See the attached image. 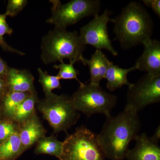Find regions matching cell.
I'll return each mask as SVG.
<instances>
[{
    "instance_id": "ac0fdd59",
    "label": "cell",
    "mask_w": 160,
    "mask_h": 160,
    "mask_svg": "<svg viewBox=\"0 0 160 160\" xmlns=\"http://www.w3.org/2000/svg\"><path fill=\"white\" fill-rule=\"evenodd\" d=\"M34 149L36 154H48L59 158L63 149V142L53 136H45L37 142Z\"/></svg>"
},
{
    "instance_id": "5bb4252c",
    "label": "cell",
    "mask_w": 160,
    "mask_h": 160,
    "mask_svg": "<svg viewBox=\"0 0 160 160\" xmlns=\"http://www.w3.org/2000/svg\"><path fill=\"white\" fill-rule=\"evenodd\" d=\"M81 62L88 66L90 73V83L100 85V82L105 78L106 71L112 62L109 61L106 55L100 50L96 49L89 59L83 57Z\"/></svg>"
},
{
    "instance_id": "e0dca14e",
    "label": "cell",
    "mask_w": 160,
    "mask_h": 160,
    "mask_svg": "<svg viewBox=\"0 0 160 160\" xmlns=\"http://www.w3.org/2000/svg\"><path fill=\"white\" fill-rule=\"evenodd\" d=\"M38 101L35 90L19 105L12 117V119L19 124L25 122L36 112L35 106Z\"/></svg>"
},
{
    "instance_id": "2e32d148",
    "label": "cell",
    "mask_w": 160,
    "mask_h": 160,
    "mask_svg": "<svg viewBox=\"0 0 160 160\" xmlns=\"http://www.w3.org/2000/svg\"><path fill=\"white\" fill-rule=\"evenodd\" d=\"M25 152L18 133L0 144V160H16Z\"/></svg>"
},
{
    "instance_id": "9c48e42d",
    "label": "cell",
    "mask_w": 160,
    "mask_h": 160,
    "mask_svg": "<svg viewBox=\"0 0 160 160\" xmlns=\"http://www.w3.org/2000/svg\"><path fill=\"white\" fill-rule=\"evenodd\" d=\"M111 12L106 9L102 14L95 17L80 29L79 36L85 45H90L96 49H105L116 56L118 52L112 46L108 34L107 24L112 22L109 16Z\"/></svg>"
},
{
    "instance_id": "5b68a950",
    "label": "cell",
    "mask_w": 160,
    "mask_h": 160,
    "mask_svg": "<svg viewBox=\"0 0 160 160\" xmlns=\"http://www.w3.org/2000/svg\"><path fill=\"white\" fill-rule=\"evenodd\" d=\"M75 109L88 117L100 113L106 118L111 116L117 97L104 90L98 84L83 83L71 97Z\"/></svg>"
},
{
    "instance_id": "484cf974",
    "label": "cell",
    "mask_w": 160,
    "mask_h": 160,
    "mask_svg": "<svg viewBox=\"0 0 160 160\" xmlns=\"http://www.w3.org/2000/svg\"><path fill=\"white\" fill-rule=\"evenodd\" d=\"M9 68L6 62L0 58V79L5 80Z\"/></svg>"
},
{
    "instance_id": "7a4b0ae2",
    "label": "cell",
    "mask_w": 160,
    "mask_h": 160,
    "mask_svg": "<svg viewBox=\"0 0 160 160\" xmlns=\"http://www.w3.org/2000/svg\"><path fill=\"white\" fill-rule=\"evenodd\" d=\"M115 39L123 49L142 44L151 38L153 22L151 16L139 2H132L112 19Z\"/></svg>"
},
{
    "instance_id": "4fadbf2b",
    "label": "cell",
    "mask_w": 160,
    "mask_h": 160,
    "mask_svg": "<svg viewBox=\"0 0 160 160\" xmlns=\"http://www.w3.org/2000/svg\"><path fill=\"white\" fill-rule=\"evenodd\" d=\"M5 81L9 91L28 92L35 90L34 78L26 69L9 67Z\"/></svg>"
},
{
    "instance_id": "83f0119b",
    "label": "cell",
    "mask_w": 160,
    "mask_h": 160,
    "mask_svg": "<svg viewBox=\"0 0 160 160\" xmlns=\"http://www.w3.org/2000/svg\"><path fill=\"white\" fill-rule=\"evenodd\" d=\"M151 140L154 142L158 143L160 139V127L159 126L156 129L154 134L153 135L151 138H150Z\"/></svg>"
},
{
    "instance_id": "7c38bea8",
    "label": "cell",
    "mask_w": 160,
    "mask_h": 160,
    "mask_svg": "<svg viewBox=\"0 0 160 160\" xmlns=\"http://www.w3.org/2000/svg\"><path fill=\"white\" fill-rule=\"evenodd\" d=\"M46 132L36 112L19 124L18 134L24 151L29 149L41 138L46 136Z\"/></svg>"
},
{
    "instance_id": "8fae6325",
    "label": "cell",
    "mask_w": 160,
    "mask_h": 160,
    "mask_svg": "<svg viewBox=\"0 0 160 160\" xmlns=\"http://www.w3.org/2000/svg\"><path fill=\"white\" fill-rule=\"evenodd\" d=\"M135 146L129 149L125 158L127 160H160V147L146 133L138 135Z\"/></svg>"
},
{
    "instance_id": "9a60e30c",
    "label": "cell",
    "mask_w": 160,
    "mask_h": 160,
    "mask_svg": "<svg viewBox=\"0 0 160 160\" xmlns=\"http://www.w3.org/2000/svg\"><path fill=\"white\" fill-rule=\"evenodd\" d=\"M137 70L136 66H133L128 69H124L115 65L112 62L106 71L105 78L107 80L106 87L110 91L121 88L124 86L128 87L131 86L127 79V75L129 72Z\"/></svg>"
},
{
    "instance_id": "4316f807",
    "label": "cell",
    "mask_w": 160,
    "mask_h": 160,
    "mask_svg": "<svg viewBox=\"0 0 160 160\" xmlns=\"http://www.w3.org/2000/svg\"><path fill=\"white\" fill-rule=\"evenodd\" d=\"M8 91L6 81L5 80L0 79V98H2Z\"/></svg>"
},
{
    "instance_id": "ffe728a7",
    "label": "cell",
    "mask_w": 160,
    "mask_h": 160,
    "mask_svg": "<svg viewBox=\"0 0 160 160\" xmlns=\"http://www.w3.org/2000/svg\"><path fill=\"white\" fill-rule=\"evenodd\" d=\"M39 82L42 87L45 96H48L52 93V90L61 88L60 79L57 76L50 75L48 72L43 71L41 68H38Z\"/></svg>"
},
{
    "instance_id": "3957f363",
    "label": "cell",
    "mask_w": 160,
    "mask_h": 160,
    "mask_svg": "<svg viewBox=\"0 0 160 160\" xmlns=\"http://www.w3.org/2000/svg\"><path fill=\"white\" fill-rule=\"evenodd\" d=\"M86 46L77 32L54 27L42 38L41 59L45 64L64 59L74 64L81 61Z\"/></svg>"
},
{
    "instance_id": "d4e9b609",
    "label": "cell",
    "mask_w": 160,
    "mask_h": 160,
    "mask_svg": "<svg viewBox=\"0 0 160 160\" xmlns=\"http://www.w3.org/2000/svg\"><path fill=\"white\" fill-rule=\"evenodd\" d=\"M143 3L147 7L152 9L159 18L160 16V0H143Z\"/></svg>"
},
{
    "instance_id": "52a82bcc",
    "label": "cell",
    "mask_w": 160,
    "mask_h": 160,
    "mask_svg": "<svg viewBox=\"0 0 160 160\" xmlns=\"http://www.w3.org/2000/svg\"><path fill=\"white\" fill-rule=\"evenodd\" d=\"M52 4L51 15L46 23L55 27L66 29L81 19L99 15L101 2L99 0H72L63 4L60 1H50Z\"/></svg>"
},
{
    "instance_id": "ba28073f",
    "label": "cell",
    "mask_w": 160,
    "mask_h": 160,
    "mask_svg": "<svg viewBox=\"0 0 160 160\" xmlns=\"http://www.w3.org/2000/svg\"><path fill=\"white\" fill-rule=\"evenodd\" d=\"M160 101V74L146 73L128 87L126 106L138 112L146 106Z\"/></svg>"
},
{
    "instance_id": "8992f818",
    "label": "cell",
    "mask_w": 160,
    "mask_h": 160,
    "mask_svg": "<svg viewBox=\"0 0 160 160\" xmlns=\"http://www.w3.org/2000/svg\"><path fill=\"white\" fill-rule=\"evenodd\" d=\"M105 154L97 134L87 127H78L63 142L62 155L59 160H105Z\"/></svg>"
},
{
    "instance_id": "6da1fadb",
    "label": "cell",
    "mask_w": 160,
    "mask_h": 160,
    "mask_svg": "<svg viewBox=\"0 0 160 160\" xmlns=\"http://www.w3.org/2000/svg\"><path fill=\"white\" fill-rule=\"evenodd\" d=\"M141 129L138 112L130 106L115 116L106 120L99 134L100 146L106 158L111 160H123L129 150V144L134 140Z\"/></svg>"
},
{
    "instance_id": "f1b7e54d",
    "label": "cell",
    "mask_w": 160,
    "mask_h": 160,
    "mask_svg": "<svg viewBox=\"0 0 160 160\" xmlns=\"http://www.w3.org/2000/svg\"><path fill=\"white\" fill-rule=\"evenodd\" d=\"M1 101H2V99L0 98V102H1ZM1 106H2L0 104V112H1Z\"/></svg>"
},
{
    "instance_id": "277c9868",
    "label": "cell",
    "mask_w": 160,
    "mask_h": 160,
    "mask_svg": "<svg viewBox=\"0 0 160 160\" xmlns=\"http://www.w3.org/2000/svg\"><path fill=\"white\" fill-rule=\"evenodd\" d=\"M37 109L48 122L54 133L67 130L79 118V112L75 109L71 98L65 95L52 93L38 101Z\"/></svg>"
},
{
    "instance_id": "7402d4cb",
    "label": "cell",
    "mask_w": 160,
    "mask_h": 160,
    "mask_svg": "<svg viewBox=\"0 0 160 160\" xmlns=\"http://www.w3.org/2000/svg\"><path fill=\"white\" fill-rule=\"evenodd\" d=\"M73 65L74 63H73L66 64L64 62H62L59 65H54L53 68L58 69V72L57 76L60 80L75 79L78 82L80 85H82L83 83L78 78L79 72L74 68Z\"/></svg>"
},
{
    "instance_id": "cb8c5ba5",
    "label": "cell",
    "mask_w": 160,
    "mask_h": 160,
    "mask_svg": "<svg viewBox=\"0 0 160 160\" xmlns=\"http://www.w3.org/2000/svg\"><path fill=\"white\" fill-rule=\"evenodd\" d=\"M28 3L26 0H9L5 14L7 16H16Z\"/></svg>"
},
{
    "instance_id": "30bf717a",
    "label": "cell",
    "mask_w": 160,
    "mask_h": 160,
    "mask_svg": "<svg viewBox=\"0 0 160 160\" xmlns=\"http://www.w3.org/2000/svg\"><path fill=\"white\" fill-rule=\"evenodd\" d=\"M144 51L136 62L137 70L160 74V42L151 38L143 42Z\"/></svg>"
},
{
    "instance_id": "603a6c76",
    "label": "cell",
    "mask_w": 160,
    "mask_h": 160,
    "mask_svg": "<svg viewBox=\"0 0 160 160\" xmlns=\"http://www.w3.org/2000/svg\"><path fill=\"white\" fill-rule=\"evenodd\" d=\"M19 124L10 118L0 121V144L9 138L12 135L18 133Z\"/></svg>"
},
{
    "instance_id": "d6986e66",
    "label": "cell",
    "mask_w": 160,
    "mask_h": 160,
    "mask_svg": "<svg viewBox=\"0 0 160 160\" xmlns=\"http://www.w3.org/2000/svg\"><path fill=\"white\" fill-rule=\"evenodd\" d=\"M33 92H22L8 91L2 99L3 112L6 118H11L19 105Z\"/></svg>"
},
{
    "instance_id": "44dd1931",
    "label": "cell",
    "mask_w": 160,
    "mask_h": 160,
    "mask_svg": "<svg viewBox=\"0 0 160 160\" xmlns=\"http://www.w3.org/2000/svg\"><path fill=\"white\" fill-rule=\"evenodd\" d=\"M7 16L5 13L0 14V47L5 51L17 53L21 56L25 54V53L18 49H15L9 46L4 39L5 35H10L12 33L13 30L6 22Z\"/></svg>"
}]
</instances>
